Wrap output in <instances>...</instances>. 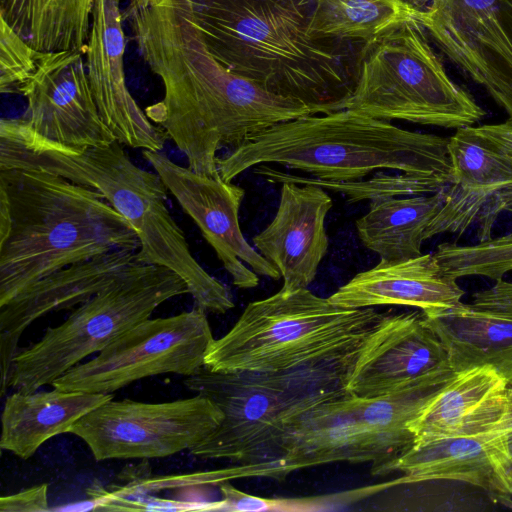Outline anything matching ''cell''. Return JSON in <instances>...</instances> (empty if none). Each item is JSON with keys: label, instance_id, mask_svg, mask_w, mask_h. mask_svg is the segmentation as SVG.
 Wrapping results in <instances>:
<instances>
[{"label": "cell", "instance_id": "6da1fadb", "mask_svg": "<svg viewBox=\"0 0 512 512\" xmlns=\"http://www.w3.org/2000/svg\"><path fill=\"white\" fill-rule=\"evenodd\" d=\"M138 50L164 89L148 119L173 140L193 171L219 177L217 152L271 126L313 115L223 66L178 0H128L124 11Z\"/></svg>", "mask_w": 512, "mask_h": 512}, {"label": "cell", "instance_id": "7a4b0ae2", "mask_svg": "<svg viewBox=\"0 0 512 512\" xmlns=\"http://www.w3.org/2000/svg\"><path fill=\"white\" fill-rule=\"evenodd\" d=\"M228 70L314 114L346 109L356 84L351 43L308 31L314 0H178Z\"/></svg>", "mask_w": 512, "mask_h": 512}, {"label": "cell", "instance_id": "3957f363", "mask_svg": "<svg viewBox=\"0 0 512 512\" xmlns=\"http://www.w3.org/2000/svg\"><path fill=\"white\" fill-rule=\"evenodd\" d=\"M117 140L74 147L29 131L18 118L0 122V169H36L99 191L137 231L143 264L167 267L187 284L195 306L224 314L234 308L225 284L192 255L184 232L167 206V187L156 172L137 166Z\"/></svg>", "mask_w": 512, "mask_h": 512}, {"label": "cell", "instance_id": "277c9868", "mask_svg": "<svg viewBox=\"0 0 512 512\" xmlns=\"http://www.w3.org/2000/svg\"><path fill=\"white\" fill-rule=\"evenodd\" d=\"M137 231L103 195L36 169H0V306L40 279L116 250Z\"/></svg>", "mask_w": 512, "mask_h": 512}, {"label": "cell", "instance_id": "5b68a950", "mask_svg": "<svg viewBox=\"0 0 512 512\" xmlns=\"http://www.w3.org/2000/svg\"><path fill=\"white\" fill-rule=\"evenodd\" d=\"M449 138L402 129L352 109L281 122L218 157L231 182L260 164H280L331 182L362 180L387 169L448 182Z\"/></svg>", "mask_w": 512, "mask_h": 512}, {"label": "cell", "instance_id": "8992f818", "mask_svg": "<svg viewBox=\"0 0 512 512\" xmlns=\"http://www.w3.org/2000/svg\"><path fill=\"white\" fill-rule=\"evenodd\" d=\"M359 351L279 372H213L205 366L184 386L223 412L219 426L189 452L200 459L255 465L279 460L290 422L347 393Z\"/></svg>", "mask_w": 512, "mask_h": 512}, {"label": "cell", "instance_id": "52a82bcc", "mask_svg": "<svg viewBox=\"0 0 512 512\" xmlns=\"http://www.w3.org/2000/svg\"><path fill=\"white\" fill-rule=\"evenodd\" d=\"M386 313L343 308L308 288L250 302L232 328L210 346L213 372H279L336 360L364 345Z\"/></svg>", "mask_w": 512, "mask_h": 512}, {"label": "cell", "instance_id": "ba28073f", "mask_svg": "<svg viewBox=\"0 0 512 512\" xmlns=\"http://www.w3.org/2000/svg\"><path fill=\"white\" fill-rule=\"evenodd\" d=\"M356 68L347 108L359 113L456 130L486 115L449 77L416 16L362 45Z\"/></svg>", "mask_w": 512, "mask_h": 512}, {"label": "cell", "instance_id": "9c48e42d", "mask_svg": "<svg viewBox=\"0 0 512 512\" xmlns=\"http://www.w3.org/2000/svg\"><path fill=\"white\" fill-rule=\"evenodd\" d=\"M189 294L173 270L141 264L80 304L66 320L48 328L40 340L19 349L8 387L32 392L98 353L124 332L151 317L167 300Z\"/></svg>", "mask_w": 512, "mask_h": 512}, {"label": "cell", "instance_id": "30bf717a", "mask_svg": "<svg viewBox=\"0 0 512 512\" xmlns=\"http://www.w3.org/2000/svg\"><path fill=\"white\" fill-rule=\"evenodd\" d=\"M215 338L206 311L148 318L130 328L87 362L55 379L52 387L66 391L113 394L131 383L161 374L192 376L205 363Z\"/></svg>", "mask_w": 512, "mask_h": 512}, {"label": "cell", "instance_id": "8fae6325", "mask_svg": "<svg viewBox=\"0 0 512 512\" xmlns=\"http://www.w3.org/2000/svg\"><path fill=\"white\" fill-rule=\"evenodd\" d=\"M223 412L209 398L147 403L113 399L96 407L70 429L97 461L164 458L190 451L221 423Z\"/></svg>", "mask_w": 512, "mask_h": 512}, {"label": "cell", "instance_id": "7c38bea8", "mask_svg": "<svg viewBox=\"0 0 512 512\" xmlns=\"http://www.w3.org/2000/svg\"><path fill=\"white\" fill-rule=\"evenodd\" d=\"M416 17L438 49L512 122V0H429Z\"/></svg>", "mask_w": 512, "mask_h": 512}, {"label": "cell", "instance_id": "4fadbf2b", "mask_svg": "<svg viewBox=\"0 0 512 512\" xmlns=\"http://www.w3.org/2000/svg\"><path fill=\"white\" fill-rule=\"evenodd\" d=\"M143 156L199 227L233 285L251 289L258 286V276L281 278L275 266L248 243L241 231L239 209L245 196L243 188L224 181L221 176L197 173L158 151L143 150Z\"/></svg>", "mask_w": 512, "mask_h": 512}, {"label": "cell", "instance_id": "5bb4252c", "mask_svg": "<svg viewBox=\"0 0 512 512\" xmlns=\"http://www.w3.org/2000/svg\"><path fill=\"white\" fill-rule=\"evenodd\" d=\"M451 173L443 204L425 231V240L473 227L479 242L492 238L505 212H512V159L478 134L474 126L449 137Z\"/></svg>", "mask_w": 512, "mask_h": 512}, {"label": "cell", "instance_id": "9a60e30c", "mask_svg": "<svg viewBox=\"0 0 512 512\" xmlns=\"http://www.w3.org/2000/svg\"><path fill=\"white\" fill-rule=\"evenodd\" d=\"M83 54L39 52L36 66L20 90L27 100L19 121L47 140L74 147L115 141L95 103Z\"/></svg>", "mask_w": 512, "mask_h": 512}, {"label": "cell", "instance_id": "2e32d148", "mask_svg": "<svg viewBox=\"0 0 512 512\" xmlns=\"http://www.w3.org/2000/svg\"><path fill=\"white\" fill-rule=\"evenodd\" d=\"M449 370L446 350L422 312L386 313L362 346L346 388L356 397L376 398Z\"/></svg>", "mask_w": 512, "mask_h": 512}, {"label": "cell", "instance_id": "e0dca14e", "mask_svg": "<svg viewBox=\"0 0 512 512\" xmlns=\"http://www.w3.org/2000/svg\"><path fill=\"white\" fill-rule=\"evenodd\" d=\"M402 473L396 483L452 480L500 495H512V425L412 444L372 470Z\"/></svg>", "mask_w": 512, "mask_h": 512}, {"label": "cell", "instance_id": "ac0fdd59", "mask_svg": "<svg viewBox=\"0 0 512 512\" xmlns=\"http://www.w3.org/2000/svg\"><path fill=\"white\" fill-rule=\"evenodd\" d=\"M124 48L120 0H96L85 56L99 114L119 143L160 152L168 136L148 119L130 94L124 73Z\"/></svg>", "mask_w": 512, "mask_h": 512}, {"label": "cell", "instance_id": "d6986e66", "mask_svg": "<svg viewBox=\"0 0 512 512\" xmlns=\"http://www.w3.org/2000/svg\"><path fill=\"white\" fill-rule=\"evenodd\" d=\"M141 264L137 251H112L62 268L0 306V395L9 388L13 358L19 350L20 337L30 324L47 313L84 303Z\"/></svg>", "mask_w": 512, "mask_h": 512}, {"label": "cell", "instance_id": "ffe728a7", "mask_svg": "<svg viewBox=\"0 0 512 512\" xmlns=\"http://www.w3.org/2000/svg\"><path fill=\"white\" fill-rule=\"evenodd\" d=\"M278 209L252 239L258 252L280 272L282 288H308L327 253L325 219L333 200L313 184L283 182Z\"/></svg>", "mask_w": 512, "mask_h": 512}, {"label": "cell", "instance_id": "44dd1931", "mask_svg": "<svg viewBox=\"0 0 512 512\" xmlns=\"http://www.w3.org/2000/svg\"><path fill=\"white\" fill-rule=\"evenodd\" d=\"M464 294L434 253H427L400 262L380 261L356 274L328 299L343 308L408 306L430 315L460 305Z\"/></svg>", "mask_w": 512, "mask_h": 512}, {"label": "cell", "instance_id": "7402d4cb", "mask_svg": "<svg viewBox=\"0 0 512 512\" xmlns=\"http://www.w3.org/2000/svg\"><path fill=\"white\" fill-rule=\"evenodd\" d=\"M359 398L347 393L295 417L275 460L280 480L291 472L334 462H377L366 429L358 417Z\"/></svg>", "mask_w": 512, "mask_h": 512}, {"label": "cell", "instance_id": "603a6c76", "mask_svg": "<svg viewBox=\"0 0 512 512\" xmlns=\"http://www.w3.org/2000/svg\"><path fill=\"white\" fill-rule=\"evenodd\" d=\"M113 394L66 391H16L7 396L1 415L0 448L26 460L46 441L69 429Z\"/></svg>", "mask_w": 512, "mask_h": 512}, {"label": "cell", "instance_id": "cb8c5ba5", "mask_svg": "<svg viewBox=\"0 0 512 512\" xmlns=\"http://www.w3.org/2000/svg\"><path fill=\"white\" fill-rule=\"evenodd\" d=\"M423 320L444 346L454 372L491 366L512 383V318L461 303L423 314Z\"/></svg>", "mask_w": 512, "mask_h": 512}, {"label": "cell", "instance_id": "d4e9b609", "mask_svg": "<svg viewBox=\"0 0 512 512\" xmlns=\"http://www.w3.org/2000/svg\"><path fill=\"white\" fill-rule=\"evenodd\" d=\"M444 187L430 194L371 200L368 212L355 223L363 245L383 262L422 255L425 231L443 204Z\"/></svg>", "mask_w": 512, "mask_h": 512}, {"label": "cell", "instance_id": "484cf974", "mask_svg": "<svg viewBox=\"0 0 512 512\" xmlns=\"http://www.w3.org/2000/svg\"><path fill=\"white\" fill-rule=\"evenodd\" d=\"M96 0H0V19L39 52L85 56Z\"/></svg>", "mask_w": 512, "mask_h": 512}, {"label": "cell", "instance_id": "4316f807", "mask_svg": "<svg viewBox=\"0 0 512 512\" xmlns=\"http://www.w3.org/2000/svg\"><path fill=\"white\" fill-rule=\"evenodd\" d=\"M455 374L449 370L390 394L370 399L358 397V417L377 457L372 470L413 444L408 424Z\"/></svg>", "mask_w": 512, "mask_h": 512}, {"label": "cell", "instance_id": "83f0119b", "mask_svg": "<svg viewBox=\"0 0 512 512\" xmlns=\"http://www.w3.org/2000/svg\"><path fill=\"white\" fill-rule=\"evenodd\" d=\"M418 9L408 0H314L308 31L319 39L364 45Z\"/></svg>", "mask_w": 512, "mask_h": 512}, {"label": "cell", "instance_id": "f1b7e54d", "mask_svg": "<svg viewBox=\"0 0 512 512\" xmlns=\"http://www.w3.org/2000/svg\"><path fill=\"white\" fill-rule=\"evenodd\" d=\"M254 172L272 184H282L283 182L313 184L323 189L341 192L348 196L350 203L365 199L374 200L430 194L438 192L447 184L446 181L436 177L405 173L389 175L383 172L376 174L368 180L331 182L283 172L266 164L257 165Z\"/></svg>", "mask_w": 512, "mask_h": 512}, {"label": "cell", "instance_id": "f546056e", "mask_svg": "<svg viewBox=\"0 0 512 512\" xmlns=\"http://www.w3.org/2000/svg\"><path fill=\"white\" fill-rule=\"evenodd\" d=\"M434 255L443 271L456 280L484 276L498 281L512 271V233L472 245L442 243Z\"/></svg>", "mask_w": 512, "mask_h": 512}, {"label": "cell", "instance_id": "4dcf8cb0", "mask_svg": "<svg viewBox=\"0 0 512 512\" xmlns=\"http://www.w3.org/2000/svg\"><path fill=\"white\" fill-rule=\"evenodd\" d=\"M253 477L251 465L237 464L232 467L188 474L151 476L150 471L132 480L112 484L107 493L122 499L143 500L166 490L198 489L219 485L235 478Z\"/></svg>", "mask_w": 512, "mask_h": 512}, {"label": "cell", "instance_id": "1f68e13d", "mask_svg": "<svg viewBox=\"0 0 512 512\" xmlns=\"http://www.w3.org/2000/svg\"><path fill=\"white\" fill-rule=\"evenodd\" d=\"M0 33V90L1 93H20L35 69L39 51L26 43L3 20Z\"/></svg>", "mask_w": 512, "mask_h": 512}, {"label": "cell", "instance_id": "d6a6232c", "mask_svg": "<svg viewBox=\"0 0 512 512\" xmlns=\"http://www.w3.org/2000/svg\"><path fill=\"white\" fill-rule=\"evenodd\" d=\"M48 485L46 483L2 496L1 512H44L49 511Z\"/></svg>", "mask_w": 512, "mask_h": 512}, {"label": "cell", "instance_id": "836d02e7", "mask_svg": "<svg viewBox=\"0 0 512 512\" xmlns=\"http://www.w3.org/2000/svg\"><path fill=\"white\" fill-rule=\"evenodd\" d=\"M471 306L512 318V283L503 279L489 289L473 294Z\"/></svg>", "mask_w": 512, "mask_h": 512}, {"label": "cell", "instance_id": "e575fe53", "mask_svg": "<svg viewBox=\"0 0 512 512\" xmlns=\"http://www.w3.org/2000/svg\"><path fill=\"white\" fill-rule=\"evenodd\" d=\"M222 495V511H267L277 509V501L264 499L242 492L231 485L228 481L218 485Z\"/></svg>", "mask_w": 512, "mask_h": 512}, {"label": "cell", "instance_id": "d590c367", "mask_svg": "<svg viewBox=\"0 0 512 512\" xmlns=\"http://www.w3.org/2000/svg\"><path fill=\"white\" fill-rule=\"evenodd\" d=\"M474 128L496 149L512 159V122L506 120L503 123L479 125Z\"/></svg>", "mask_w": 512, "mask_h": 512}]
</instances>
